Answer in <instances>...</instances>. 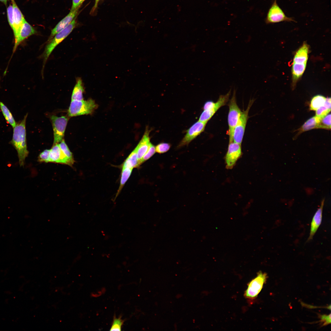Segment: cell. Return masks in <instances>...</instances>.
<instances>
[{
	"label": "cell",
	"instance_id": "6da1fadb",
	"mask_svg": "<svg viewBox=\"0 0 331 331\" xmlns=\"http://www.w3.org/2000/svg\"><path fill=\"white\" fill-rule=\"evenodd\" d=\"M27 116V114L13 128L12 139L10 142L17 150L21 167H24L25 158L29 153L26 139V121Z\"/></svg>",
	"mask_w": 331,
	"mask_h": 331
},
{
	"label": "cell",
	"instance_id": "7a4b0ae2",
	"mask_svg": "<svg viewBox=\"0 0 331 331\" xmlns=\"http://www.w3.org/2000/svg\"><path fill=\"white\" fill-rule=\"evenodd\" d=\"M309 51V45L304 42L295 54L292 66V87L294 88L306 69Z\"/></svg>",
	"mask_w": 331,
	"mask_h": 331
},
{
	"label": "cell",
	"instance_id": "3957f363",
	"mask_svg": "<svg viewBox=\"0 0 331 331\" xmlns=\"http://www.w3.org/2000/svg\"><path fill=\"white\" fill-rule=\"evenodd\" d=\"M76 17L66 27L57 33L48 43L42 55L44 66L53 50L69 35L76 26Z\"/></svg>",
	"mask_w": 331,
	"mask_h": 331
},
{
	"label": "cell",
	"instance_id": "277c9868",
	"mask_svg": "<svg viewBox=\"0 0 331 331\" xmlns=\"http://www.w3.org/2000/svg\"><path fill=\"white\" fill-rule=\"evenodd\" d=\"M231 90L226 94L220 95L215 102L211 101H207L204 104V111L200 116L199 121L207 123L216 112L222 107L225 105L229 100Z\"/></svg>",
	"mask_w": 331,
	"mask_h": 331
},
{
	"label": "cell",
	"instance_id": "5b68a950",
	"mask_svg": "<svg viewBox=\"0 0 331 331\" xmlns=\"http://www.w3.org/2000/svg\"><path fill=\"white\" fill-rule=\"evenodd\" d=\"M97 107L95 101L92 99L84 101L71 100L68 114L70 117L87 115L93 112Z\"/></svg>",
	"mask_w": 331,
	"mask_h": 331
},
{
	"label": "cell",
	"instance_id": "8992f818",
	"mask_svg": "<svg viewBox=\"0 0 331 331\" xmlns=\"http://www.w3.org/2000/svg\"><path fill=\"white\" fill-rule=\"evenodd\" d=\"M235 94V91L234 90L233 96L228 104L229 110L228 116V130L227 134L229 136V143L233 141V136L234 130L242 112L237 104Z\"/></svg>",
	"mask_w": 331,
	"mask_h": 331
},
{
	"label": "cell",
	"instance_id": "52a82bcc",
	"mask_svg": "<svg viewBox=\"0 0 331 331\" xmlns=\"http://www.w3.org/2000/svg\"><path fill=\"white\" fill-rule=\"evenodd\" d=\"M253 102V100H250L246 109L242 111L238 121L235 127L233 132V141L234 142L241 144L249 117V112Z\"/></svg>",
	"mask_w": 331,
	"mask_h": 331
},
{
	"label": "cell",
	"instance_id": "ba28073f",
	"mask_svg": "<svg viewBox=\"0 0 331 331\" xmlns=\"http://www.w3.org/2000/svg\"><path fill=\"white\" fill-rule=\"evenodd\" d=\"M283 21L295 22L293 18L286 16L275 0L269 9L265 19L267 24L275 23Z\"/></svg>",
	"mask_w": 331,
	"mask_h": 331
},
{
	"label": "cell",
	"instance_id": "9c48e42d",
	"mask_svg": "<svg viewBox=\"0 0 331 331\" xmlns=\"http://www.w3.org/2000/svg\"><path fill=\"white\" fill-rule=\"evenodd\" d=\"M267 277L265 273L259 272L257 276L249 284L245 294V297L252 299L255 298L261 290Z\"/></svg>",
	"mask_w": 331,
	"mask_h": 331
},
{
	"label": "cell",
	"instance_id": "30bf717a",
	"mask_svg": "<svg viewBox=\"0 0 331 331\" xmlns=\"http://www.w3.org/2000/svg\"><path fill=\"white\" fill-rule=\"evenodd\" d=\"M54 133L53 144L59 143L63 139L68 119L65 116L58 117L52 115L51 117Z\"/></svg>",
	"mask_w": 331,
	"mask_h": 331
},
{
	"label": "cell",
	"instance_id": "8fae6325",
	"mask_svg": "<svg viewBox=\"0 0 331 331\" xmlns=\"http://www.w3.org/2000/svg\"><path fill=\"white\" fill-rule=\"evenodd\" d=\"M242 154L241 144L233 141L229 143L225 158L226 168L232 169Z\"/></svg>",
	"mask_w": 331,
	"mask_h": 331
},
{
	"label": "cell",
	"instance_id": "7c38bea8",
	"mask_svg": "<svg viewBox=\"0 0 331 331\" xmlns=\"http://www.w3.org/2000/svg\"><path fill=\"white\" fill-rule=\"evenodd\" d=\"M206 124L199 121L196 122L187 131L186 134L178 147L179 148L188 145L204 131Z\"/></svg>",
	"mask_w": 331,
	"mask_h": 331
},
{
	"label": "cell",
	"instance_id": "4fadbf2b",
	"mask_svg": "<svg viewBox=\"0 0 331 331\" xmlns=\"http://www.w3.org/2000/svg\"><path fill=\"white\" fill-rule=\"evenodd\" d=\"M36 31L34 28L25 20L22 24L19 31L14 38V44L13 54L15 52L18 46L25 39L35 34Z\"/></svg>",
	"mask_w": 331,
	"mask_h": 331
},
{
	"label": "cell",
	"instance_id": "5bb4252c",
	"mask_svg": "<svg viewBox=\"0 0 331 331\" xmlns=\"http://www.w3.org/2000/svg\"><path fill=\"white\" fill-rule=\"evenodd\" d=\"M49 162H53L68 165H73L61 151L59 143L53 144L50 149Z\"/></svg>",
	"mask_w": 331,
	"mask_h": 331
},
{
	"label": "cell",
	"instance_id": "9a60e30c",
	"mask_svg": "<svg viewBox=\"0 0 331 331\" xmlns=\"http://www.w3.org/2000/svg\"><path fill=\"white\" fill-rule=\"evenodd\" d=\"M79 8L73 11H70V13L58 23L51 30L47 43L49 42L57 33L66 27L72 21L78 13Z\"/></svg>",
	"mask_w": 331,
	"mask_h": 331
},
{
	"label": "cell",
	"instance_id": "2e32d148",
	"mask_svg": "<svg viewBox=\"0 0 331 331\" xmlns=\"http://www.w3.org/2000/svg\"><path fill=\"white\" fill-rule=\"evenodd\" d=\"M13 8V25L12 29L15 38L25 20L21 11L17 6L14 0H11Z\"/></svg>",
	"mask_w": 331,
	"mask_h": 331
},
{
	"label": "cell",
	"instance_id": "e0dca14e",
	"mask_svg": "<svg viewBox=\"0 0 331 331\" xmlns=\"http://www.w3.org/2000/svg\"><path fill=\"white\" fill-rule=\"evenodd\" d=\"M324 202L325 199H323L321 202L320 206L318 209L313 217L311 223L309 236L307 240V242L310 241L313 239L314 235L321 224Z\"/></svg>",
	"mask_w": 331,
	"mask_h": 331
},
{
	"label": "cell",
	"instance_id": "ac0fdd59",
	"mask_svg": "<svg viewBox=\"0 0 331 331\" xmlns=\"http://www.w3.org/2000/svg\"><path fill=\"white\" fill-rule=\"evenodd\" d=\"M150 132L149 130L146 128L142 139L135 148L139 165H141V160L147 151L151 143L149 135Z\"/></svg>",
	"mask_w": 331,
	"mask_h": 331
},
{
	"label": "cell",
	"instance_id": "d6986e66",
	"mask_svg": "<svg viewBox=\"0 0 331 331\" xmlns=\"http://www.w3.org/2000/svg\"><path fill=\"white\" fill-rule=\"evenodd\" d=\"M321 120L316 116L310 118L298 130L299 131L296 136L303 132L313 129L318 128Z\"/></svg>",
	"mask_w": 331,
	"mask_h": 331
},
{
	"label": "cell",
	"instance_id": "ffe728a7",
	"mask_svg": "<svg viewBox=\"0 0 331 331\" xmlns=\"http://www.w3.org/2000/svg\"><path fill=\"white\" fill-rule=\"evenodd\" d=\"M84 88L82 80L80 77L76 79V82L74 88L71 100L81 101L83 100V93Z\"/></svg>",
	"mask_w": 331,
	"mask_h": 331
},
{
	"label": "cell",
	"instance_id": "44dd1931",
	"mask_svg": "<svg viewBox=\"0 0 331 331\" xmlns=\"http://www.w3.org/2000/svg\"><path fill=\"white\" fill-rule=\"evenodd\" d=\"M140 166L137 158L135 148L131 152L127 157L122 165V168H129L133 169Z\"/></svg>",
	"mask_w": 331,
	"mask_h": 331
},
{
	"label": "cell",
	"instance_id": "7402d4cb",
	"mask_svg": "<svg viewBox=\"0 0 331 331\" xmlns=\"http://www.w3.org/2000/svg\"><path fill=\"white\" fill-rule=\"evenodd\" d=\"M0 109L7 122L13 128L17 123L8 108L2 102L0 101Z\"/></svg>",
	"mask_w": 331,
	"mask_h": 331
},
{
	"label": "cell",
	"instance_id": "603a6c76",
	"mask_svg": "<svg viewBox=\"0 0 331 331\" xmlns=\"http://www.w3.org/2000/svg\"><path fill=\"white\" fill-rule=\"evenodd\" d=\"M326 98L321 95L314 96L312 99L310 105V110L316 111L325 104Z\"/></svg>",
	"mask_w": 331,
	"mask_h": 331
},
{
	"label": "cell",
	"instance_id": "cb8c5ba5",
	"mask_svg": "<svg viewBox=\"0 0 331 331\" xmlns=\"http://www.w3.org/2000/svg\"><path fill=\"white\" fill-rule=\"evenodd\" d=\"M132 169L129 168H122L121 174L120 185L116 193V197L120 193L124 186L130 177Z\"/></svg>",
	"mask_w": 331,
	"mask_h": 331
},
{
	"label": "cell",
	"instance_id": "d4e9b609",
	"mask_svg": "<svg viewBox=\"0 0 331 331\" xmlns=\"http://www.w3.org/2000/svg\"><path fill=\"white\" fill-rule=\"evenodd\" d=\"M59 144L61 151L73 165L75 162V161L73 155L64 140L63 139L59 143Z\"/></svg>",
	"mask_w": 331,
	"mask_h": 331
},
{
	"label": "cell",
	"instance_id": "484cf974",
	"mask_svg": "<svg viewBox=\"0 0 331 331\" xmlns=\"http://www.w3.org/2000/svg\"><path fill=\"white\" fill-rule=\"evenodd\" d=\"M331 128V114H327L321 119L318 128L329 129Z\"/></svg>",
	"mask_w": 331,
	"mask_h": 331
},
{
	"label": "cell",
	"instance_id": "4316f807",
	"mask_svg": "<svg viewBox=\"0 0 331 331\" xmlns=\"http://www.w3.org/2000/svg\"><path fill=\"white\" fill-rule=\"evenodd\" d=\"M330 111L331 108L324 104L316 110V116L321 120L327 115Z\"/></svg>",
	"mask_w": 331,
	"mask_h": 331
},
{
	"label": "cell",
	"instance_id": "83f0119b",
	"mask_svg": "<svg viewBox=\"0 0 331 331\" xmlns=\"http://www.w3.org/2000/svg\"><path fill=\"white\" fill-rule=\"evenodd\" d=\"M124 321L121 319V317L118 318H116L114 316L113 321L110 330V331H120L121 330L122 326L123 324Z\"/></svg>",
	"mask_w": 331,
	"mask_h": 331
},
{
	"label": "cell",
	"instance_id": "f1b7e54d",
	"mask_svg": "<svg viewBox=\"0 0 331 331\" xmlns=\"http://www.w3.org/2000/svg\"><path fill=\"white\" fill-rule=\"evenodd\" d=\"M155 152V147L150 143L147 151L141 160V164L151 157L154 154Z\"/></svg>",
	"mask_w": 331,
	"mask_h": 331
},
{
	"label": "cell",
	"instance_id": "f546056e",
	"mask_svg": "<svg viewBox=\"0 0 331 331\" xmlns=\"http://www.w3.org/2000/svg\"><path fill=\"white\" fill-rule=\"evenodd\" d=\"M170 147V145L169 143H161L155 147L156 152L159 154L163 153L167 151Z\"/></svg>",
	"mask_w": 331,
	"mask_h": 331
},
{
	"label": "cell",
	"instance_id": "4dcf8cb0",
	"mask_svg": "<svg viewBox=\"0 0 331 331\" xmlns=\"http://www.w3.org/2000/svg\"><path fill=\"white\" fill-rule=\"evenodd\" d=\"M50 149H46L41 152L38 157V161L40 162H49Z\"/></svg>",
	"mask_w": 331,
	"mask_h": 331
},
{
	"label": "cell",
	"instance_id": "1f68e13d",
	"mask_svg": "<svg viewBox=\"0 0 331 331\" xmlns=\"http://www.w3.org/2000/svg\"><path fill=\"white\" fill-rule=\"evenodd\" d=\"M7 10L8 21L10 27L12 29L13 25V8L12 6L10 5L8 7Z\"/></svg>",
	"mask_w": 331,
	"mask_h": 331
},
{
	"label": "cell",
	"instance_id": "d6a6232c",
	"mask_svg": "<svg viewBox=\"0 0 331 331\" xmlns=\"http://www.w3.org/2000/svg\"><path fill=\"white\" fill-rule=\"evenodd\" d=\"M320 322L322 326L327 325L331 323V314L327 315L323 314L320 316Z\"/></svg>",
	"mask_w": 331,
	"mask_h": 331
},
{
	"label": "cell",
	"instance_id": "836d02e7",
	"mask_svg": "<svg viewBox=\"0 0 331 331\" xmlns=\"http://www.w3.org/2000/svg\"><path fill=\"white\" fill-rule=\"evenodd\" d=\"M85 0H73L72 4L70 11H73L79 7Z\"/></svg>",
	"mask_w": 331,
	"mask_h": 331
},
{
	"label": "cell",
	"instance_id": "e575fe53",
	"mask_svg": "<svg viewBox=\"0 0 331 331\" xmlns=\"http://www.w3.org/2000/svg\"><path fill=\"white\" fill-rule=\"evenodd\" d=\"M100 0H95V5H94V8L95 9L96 8V7L97 6V5L98 4V2H99V1Z\"/></svg>",
	"mask_w": 331,
	"mask_h": 331
},
{
	"label": "cell",
	"instance_id": "d590c367",
	"mask_svg": "<svg viewBox=\"0 0 331 331\" xmlns=\"http://www.w3.org/2000/svg\"><path fill=\"white\" fill-rule=\"evenodd\" d=\"M9 0H0V1L4 3L5 5H6L7 2Z\"/></svg>",
	"mask_w": 331,
	"mask_h": 331
}]
</instances>
